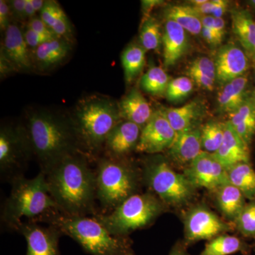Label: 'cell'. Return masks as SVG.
<instances>
[{"instance_id":"obj_22","label":"cell","mask_w":255,"mask_h":255,"mask_svg":"<svg viewBox=\"0 0 255 255\" xmlns=\"http://www.w3.org/2000/svg\"><path fill=\"white\" fill-rule=\"evenodd\" d=\"M215 201L223 219L234 224L247 204L246 198L237 187L231 183L214 191Z\"/></svg>"},{"instance_id":"obj_30","label":"cell","mask_w":255,"mask_h":255,"mask_svg":"<svg viewBox=\"0 0 255 255\" xmlns=\"http://www.w3.org/2000/svg\"><path fill=\"white\" fill-rule=\"evenodd\" d=\"M171 79L161 67L152 65L142 75L140 85L144 91L151 95H165Z\"/></svg>"},{"instance_id":"obj_15","label":"cell","mask_w":255,"mask_h":255,"mask_svg":"<svg viewBox=\"0 0 255 255\" xmlns=\"http://www.w3.org/2000/svg\"><path fill=\"white\" fill-rule=\"evenodd\" d=\"M4 33L1 53L12 64L16 72L27 73L33 70L31 51L19 26L17 23L12 22Z\"/></svg>"},{"instance_id":"obj_26","label":"cell","mask_w":255,"mask_h":255,"mask_svg":"<svg viewBox=\"0 0 255 255\" xmlns=\"http://www.w3.org/2000/svg\"><path fill=\"white\" fill-rule=\"evenodd\" d=\"M252 249L242 238L225 233L206 243L199 255H232L238 253L251 255Z\"/></svg>"},{"instance_id":"obj_13","label":"cell","mask_w":255,"mask_h":255,"mask_svg":"<svg viewBox=\"0 0 255 255\" xmlns=\"http://www.w3.org/2000/svg\"><path fill=\"white\" fill-rule=\"evenodd\" d=\"M17 231L27 243L26 255H60L58 242L63 234L53 226H43L33 221H23Z\"/></svg>"},{"instance_id":"obj_42","label":"cell","mask_w":255,"mask_h":255,"mask_svg":"<svg viewBox=\"0 0 255 255\" xmlns=\"http://www.w3.org/2000/svg\"><path fill=\"white\" fill-rule=\"evenodd\" d=\"M9 2L13 18L17 21H27L26 16V0H12Z\"/></svg>"},{"instance_id":"obj_39","label":"cell","mask_w":255,"mask_h":255,"mask_svg":"<svg viewBox=\"0 0 255 255\" xmlns=\"http://www.w3.org/2000/svg\"><path fill=\"white\" fill-rule=\"evenodd\" d=\"M26 27L31 28L36 33L39 34L50 37V38H58L55 34L54 32L52 31L51 28L46 24L40 16H36L28 21Z\"/></svg>"},{"instance_id":"obj_34","label":"cell","mask_w":255,"mask_h":255,"mask_svg":"<svg viewBox=\"0 0 255 255\" xmlns=\"http://www.w3.org/2000/svg\"><path fill=\"white\" fill-rule=\"evenodd\" d=\"M194 90V82L189 77H179L169 82L165 96L167 100L177 102L184 100Z\"/></svg>"},{"instance_id":"obj_8","label":"cell","mask_w":255,"mask_h":255,"mask_svg":"<svg viewBox=\"0 0 255 255\" xmlns=\"http://www.w3.org/2000/svg\"><path fill=\"white\" fill-rule=\"evenodd\" d=\"M141 174L142 184L167 208L184 207L196 196L197 188L162 157L154 156L144 160Z\"/></svg>"},{"instance_id":"obj_27","label":"cell","mask_w":255,"mask_h":255,"mask_svg":"<svg viewBox=\"0 0 255 255\" xmlns=\"http://www.w3.org/2000/svg\"><path fill=\"white\" fill-rule=\"evenodd\" d=\"M165 19L172 20L182 26L186 31L194 36L201 34L202 31L200 15L190 5H172L164 10Z\"/></svg>"},{"instance_id":"obj_53","label":"cell","mask_w":255,"mask_h":255,"mask_svg":"<svg viewBox=\"0 0 255 255\" xmlns=\"http://www.w3.org/2000/svg\"><path fill=\"white\" fill-rule=\"evenodd\" d=\"M251 3L252 4L254 5V6H255V0H253V1H251Z\"/></svg>"},{"instance_id":"obj_49","label":"cell","mask_w":255,"mask_h":255,"mask_svg":"<svg viewBox=\"0 0 255 255\" xmlns=\"http://www.w3.org/2000/svg\"><path fill=\"white\" fill-rule=\"evenodd\" d=\"M169 255H190L187 251V246L184 243H177L172 248Z\"/></svg>"},{"instance_id":"obj_18","label":"cell","mask_w":255,"mask_h":255,"mask_svg":"<svg viewBox=\"0 0 255 255\" xmlns=\"http://www.w3.org/2000/svg\"><path fill=\"white\" fill-rule=\"evenodd\" d=\"M213 155L227 170L236 164L251 162L249 145L242 140L228 122H226L222 144Z\"/></svg>"},{"instance_id":"obj_2","label":"cell","mask_w":255,"mask_h":255,"mask_svg":"<svg viewBox=\"0 0 255 255\" xmlns=\"http://www.w3.org/2000/svg\"><path fill=\"white\" fill-rule=\"evenodd\" d=\"M33 157L46 174L65 157L82 152L70 116L45 109L26 112L23 124Z\"/></svg>"},{"instance_id":"obj_50","label":"cell","mask_w":255,"mask_h":255,"mask_svg":"<svg viewBox=\"0 0 255 255\" xmlns=\"http://www.w3.org/2000/svg\"><path fill=\"white\" fill-rule=\"evenodd\" d=\"M26 16L28 21L37 16L36 11L33 8L31 0H26Z\"/></svg>"},{"instance_id":"obj_29","label":"cell","mask_w":255,"mask_h":255,"mask_svg":"<svg viewBox=\"0 0 255 255\" xmlns=\"http://www.w3.org/2000/svg\"><path fill=\"white\" fill-rule=\"evenodd\" d=\"M147 50L140 44L131 43L124 49L122 54L126 82L129 85L141 73L145 66Z\"/></svg>"},{"instance_id":"obj_41","label":"cell","mask_w":255,"mask_h":255,"mask_svg":"<svg viewBox=\"0 0 255 255\" xmlns=\"http://www.w3.org/2000/svg\"><path fill=\"white\" fill-rule=\"evenodd\" d=\"M187 77L191 79V80L201 88L205 89L209 91H212L214 90L216 80L202 75V74L194 71H189V70H187Z\"/></svg>"},{"instance_id":"obj_54","label":"cell","mask_w":255,"mask_h":255,"mask_svg":"<svg viewBox=\"0 0 255 255\" xmlns=\"http://www.w3.org/2000/svg\"><path fill=\"white\" fill-rule=\"evenodd\" d=\"M254 251H255V248H254Z\"/></svg>"},{"instance_id":"obj_16","label":"cell","mask_w":255,"mask_h":255,"mask_svg":"<svg viewBox=\"0 0 255 255\" xmlns=\"http://www.w3.org/2000/svg\"><path fill=\"white\" fill-rule=\"evenodd\" d=\"M142 128L137 124L122 121L109 134L104 145V156L124 158L136 150Z\"/></svg>"},{"instance_id":"obj_43","label":"cell","mask_w":255,"mask_h":255,"mask_svg":"<svg viewBox=\"0 0 255 255\" xmlns=\"http://www.w3.org/2000/svg\"><path fill=\"white\" fill-rule=\"evenodd\" d=\"M191 6L200 16L212 15L215 7H216V1L215 0H211V1L206 0L204 4L199 5V6Z\"/></svg>"},{"instance_id":"obj_21","label":"cell","mask_w":255,"mask_h":255,"mask_svg":"<svg viewBox=\"0 0 255 255\" xmlns=\"http://www.w3.org/2000/svg\"><path fill=\"white\" fill-rule=\"evenodd\" d=\"M121 117L143 128L152 117L154 112L145 97L137 89L130 90L119 102Z\"/></svg>"},{"instance_id":"obj_6","label":"cell","mask_w":255,"mask_h":255,"mask_svg":"<svg viewBox=\"0 0 255 255\" xmlns=\"http://www.w3.org/2000/svg\"><path fill=\"white\" fill-rule=\"evenodd\" d=\"M97 201L107 214L133 194L142 183L141 169L128 159L103 156L95 170Z\"/></svg>"},{"instance_id":"obj_5","label":"cell","mask_w":255,"mask_h":255,"mask_svg":"<svg viewBox=\"0 0 255 255\" xmlns=\"http://www.w3.org/2000/svg\"><path fill=\"white\" fill-rule=\"evenodd\" d=\"M11 190L4 201L1 220L4 226L18 231L22 219L38 221L48 214L59 211L50 195L43 172L32 179L21 176L11 182Z\"/></svg>"},{"instance_id":"obj_25","label":"cell","mask_w":255,"mask_h":255,"mask_svg":"<svg viewBox=\"0 0 255 255\" xmlns=\"http://www.w3.org/2000/svg\"><path fill=\"white\" fill-rule=\"evenodd\" d=\"M233 31L244 48L246 54L255 60V21L244 9L231 11Z\"/></svg>"},{"instance_id":"obj_51","label":"cell","mask_w":255,"mask_h":255,"mask_svg":"<svg viewBox=\"0 0 255 255\" xmlns=\"http://www.w3.org/2000/svg\"><path fill=\"white\" fill-rule=\"evenodd\" d=\"M32 4H33V8L36 10L37 12H41L42 9L44 6L45 2L46 1L44 0H31Z\"/></svg>"},{"instance_id":"obj_17","label":"cell","mask_w":255,"mask_h":255,"mask_svg":"<svg viewBox=\"0 0 255 255\" xmlns=\"http://www.w3.org/2000/svg\"><path fill=\"white\" fill-rule=\"evenodd\" d=\"M202 151L201 128L194 127L177 133L168 152L172 162L186 168Z\"/></svg>"},{"instance_id":"obj_12","label":"cell","mask_w":255,"mask_h":255,"mask_svg":"<svg viewBox=\"0 0 255 255\" xmlns=\"http://www.w3.org/2000/svg\"><path fill=\"white\" fill-rule=\"evenodd\" d=\"M177 136L163 112L155 111L149 122L142 128L136 152L156 155L168 150Z\"/></svg>"},{"instance_id":"obj_37","label":"cell","mask_w":255,"mask_h":255,"mask_svg":"<svg viewBox=\"0 0 255 255\" xmlns=\"http://www.w3.org/2000/svg\"><path fill=\"white\" fill-rule=\"evenodd\" d=\"M65 11L58 4V1L48 0L45 2L44 6L39 13V16L50 28L53 27L60 15Z\"/></svg>"},{"instance_id":"obj_1","label":"cell","mask_w":255,"mask_h":255,"mask_svg":"<svg viewBox=\"0 0 255 255\" xmlns=\"http://www.w3.org/2000/svg\"><path fill=\"white\" fill-rule=\"evenodd\" d=\"M88 159L83 152L73 154L45 174L48 191L60 212L72 216L97 214L95 171Z\"/></svg>"},{"instance_id":"obj_23","label":"cell","mask_w":255,"mask_h":255,"mask_svg":"<svg viewBox=\"0 0 255 255\" xmlns=\"http://www.w3.org/2000/svg\"><path fill=\"white\" fill-rule=\"evenodd\" d=\"M177 133L197 127V122L204 113L203 105L199 101H192L177 108L159 109Z\"/></svg>"},{"instance_id":"obj_45","label":"cell","mask_w":255,"mask_h":255,"mask_svg":"<svg viewBox=\"0 0 255 255\" xmlns=\"http://www.w3.org/2000/svg\"><path fill=\"white\" fill-rule=\"evenodd\" d=\"M12 72H16L14 67L9 60L6 59V57L1 53L0 55V75H1V78H5Z\"/></svg>"},{"instance_id":"obj_35","label":"cell","mask_w":255,"mask_h":255,"mask_svg":"<svg viewBox=\"0 0 255 255\" xmlns=\"http://www.w3.org/2000/svg\"><path fill=\"white\" fill-rule=\"evenodd\" d=\"M229 116V124L236 127L246 121L255 119V91L251 92L243 105Z\"/></svg>"},{"instance_id":"obj_31","label":"cell","mask_w":255,"mask_h":255,"mask_svg":"<svg viewBox=\"0 0 255 255\" xmlns=\"http://www.w3.org/2000/svg\"><path fill=\"white\" fill-rule=\"evenodd\" d=\"M163 33L158 20L153 16L142 19L140 29V44L147 51L158 50L162 44Z\"/></svg>"},{"instance_id":"obj_4","label":"cell","mask_w":255,"mask_h":255,"mask_svg":"<svg viewBox=\"0 0 255 255\" xmlns=\"http://www.w3.org/2000/svg\"><path fill=\"white\" fill-rule=\"evenodd\" d=\"M38 221L56 228L92 255H122L131 251L128 238L114 236L95 216H72L56 211Z\"/></svg>"},{"instance_id":"obj_9","label":"cell","mask_w":255,"mask_h":255,"mask_svg":"<svg viewBox=\"0 0 255 255\" xmlns=\"http://www.w3.org/2000/svg\"><path fill=\"white\" fill-rule=\"evenodd\" d=\"M33 157L26 129L22 124H6L0 129V172L10 182L23 176Z\"/></svg>"},{"instance_id":"obj_38","label":"cell","mask_w":255,"mask_h":255,"mask_svg":"<svg viewBox=\"0 0 255 255\" xmlns=\"http://www.w3.org/2000/svg\"><path fill=\"white\" fill-rule=\"evenodd\" d=\"M23 35H24L25 40H26L28 48L30 50H32V51L36 49L43 43L50 41V40L55 39L54 38H50V37L39 34L28 27H26V29L23 31Z\"/></svg>"},{"instance_id":"obj_52","label":"cell","mask_w":255,"mask_h":255,"mask_svg":"<svg viewBox=\"0 0 255 255\" xmlns=\"http://www.w3.org/2000/svg\"><path fill=\"white\" fill-rule=\"evenodd\" d=\"M122 255H134L133 252L131 251L127 252V253H126L125 254Z\"/></svg>"},{"instance_id":"obj_36","label":"cell","mask_w":255,"mask_h":255,"mask_svg":"<svg viewBox=\"0 0 255 255\" xmlns=\"http://www.w3.org/2000/svg\"><path fill=\"white\" fill-rule=\"evenodd\" d=\"M187 70L206 75L216 81V70L214 60L208 57H199L191 62Z\"/></svg>"},{"instance_id":"obj_14","label":"cell","mask_w":255,"mask_h":255,"mask_svg":"<svg viewBox=\"0 0 255 255\" xmlns=\"http://www.w3.org/2000/svg\"><path fill=\"white\" fill-rule=\"evenodd\" d=\"M214 63L216 81L222 85L246 75L250 67L249 59L245 50L231 43L219 48Z\"/></svg>"},{"instance_id":"obj_11","label":"cell","mask_w":255,"mask_h":255,"mask_svg":"<svg viewBox=\"0 0 255 255\" xmlns=\"http://www.w3.org/2000/svg\"><path fill=\"white\" fill-rule=\"evenodd\" d=\"M184 174L196 188L216 191L230 183L228 170L213 154L202 151L187 167Z\"/></svg>"},{"instance_id":"obj_19","label":"cell","mask_w":255,"mask_h":255,"mask_svg":"<svg viewBox=\"0 0 255 255\" xmlns=\"http://www.w3.org/2000/svg\"><path fill=\"white\" fill-rule=\"evenodd\" d=\"M72 43L63 38H55L43 43L31 52L33 68L44 72L58 66L68 58Z\"/></svg>"},{"instance_id":"obj_24","label":"cell","mask_w":255,"mask_h":255,"mask_svg":"<svg viewBox=\"0 0 255 255\" xmlns=\"http://www.w3.org/2000/svg\"><path fill=\"white\" fill-rule=\"evenodd\" d=\"M248 83V77L245 75L223 85L217 97L220 112L230 114L243 105L250 93L247 91Z\"/></svg>"},{"instance_id":"obj_44","label":"cell","mask_w":255,"mask_h":255,"mask_svg":"<svg viewBox=\"0 0 255 255\" xmlns=\"http://www.w3.org/2000/svg\"><path fill=\"white\" fill-rule=\"evenodd\" d=\"M201 34L206 43H209L211 46H217L222 43L223 40H221L213 30L209 28L203 27Z\"/></svg>"},{"instance_id":"obj_46","label":"cell","mask_w":255,"mask_h":255,"mask_svg":"<svg viewBox=\"0 0 255 255\" xmlns=\"http://www.w3.org/2000/svg\"><path fill=\"white\" fill-rule=\"evenodd\" d=\"M164 1L161 0H143L142 3V11L143 14V19L150 16V12L155 7L163 4Z\"/></svg>"},{"instance_id":"obj_40","label":"cell","mask_w":255,"mask_h":255,"mask_svg":"<svg viewBox=\"0 0 255 255\" xmlns=\"http://www.w3.org/2000/svg\"><path fill=\"white\" fill-rule=\"evenodd\" d=\"M12 13L9 1L5 0L0 1V30L1 31H6L8 26L11 23L14 22L12 20Z\"/></svg>"},{"instance_id":"obj_28","label":"cell","mask_w":255,"mask_h":255,"mask_svg":"<svg viewBox=\"0 0 255 255\" xmlns=\"http://www.w3.org/2000/svg\"><path fill=\"white\" fill-rule=\"evenodd\" d=\"M230 183L250 201H255V170L251 162H243L228 169Z\"/></svg>"},{"instance_id":"obj_20","label":"cell","mask_w":255,"mask_h":255,"mask_svg":"<svg viewBox=\"0 0 255 255\" xmlns=\"http://www.w3.org/2000/svg\"><path fill=\"white\" fill-rule=\"evenodd\" d=\"M162 46L165 68L174 66L185 54L189 45L187 31L172 20L165 19Z\"/></svg>"},{"instance_id":"obj_48","label":"cell","mask_w":255,"mask_h":255,"mask_svg":"<svg viewBox=\"0 0 255 255\" xmlns=\"http://www.w3.org/2000/svg\"><path fill=\"white\" fill-rule=\"evenodd\" d=\"M214 31L221 40L223 39L226 33V22L223 18H215Z\"/></svg>"},{"instance_id":"obj_10","label":"cell","mask_w":255,"mask_h":255,"mask_svg":"<svg viewBox=\"0 0 255 255\" xmlns=\"http://www.w3.org/2000/svg\"><path fill=\"white\" fill-rule=\"evenodd\" d=\"M184 241L186 246L200 241H211L217 236L234 230L233 223L215 214L205 204H196L184 216Z\"/></svg>"},{"instance_id":"obj_7","label":"cell","mask_w":255,"mask_h":255,"mask_svg":"<svg viewBox=\"0 0 255 255\" xmlns=\"http://www.w3.org/2000/svg\"><path fill=\"white\" fill-rule=\"evenodd\" d=\"M167 209L151 191L138 192L128 198L111 212L95 216L114 236L128 237L134 231L153 224Z\"/></svg>"},{"instance_id":"obj_47","label":"cell","mask_w":255,"mask_h":255,"mask_svg":"<svg viewBox=\"0 0 255 255\" xmlns=\"http://www.w3.org/2000/svg\"><path fill=\"white\" fill-rule=\"evenodd\" d=\"M216 1V7L211 16L215 18H223V15L226 14L229 6V1L226 0H215Z\"/></svg>"},{"instance_id":"obj_3","label":"cell","mask_w":255,"mask_h":255,"mask_svg":"<svg viewBox=\"0 0 255 255\" xmlns=\"http://www.w3.org/2000/svg\"><path fill=\"white\" fill-rule=\"evenodd\" d=\"M70 117L82 152L89 159L103 150L109 134L123 121L119 102L100 94L79 100Z\"/></svg>"},{"instance_id":"obj_33","label":"cell","mask_w":255,"mask_h":255,"mask_svg":"<svg viewBox=\"0 0 255 255\" xmlns=\"http://www.w3.org/2000/svg\"><path fill=\"white\" fill-rule=\"evenodd\" d=\"M234 226L244 237L255 238V201L247 203L235 221Z\"/></svg>"},{"instance_id":"obj_32","label":"cell","mask_w":255,"mask_h":255,"mask_svg":"<svg viewBox=\"0 0 255 255\" xmlns=\"http://www.w3.org/2000/svg\"><path fill=\"white\" fill-rule=\"evenodd\" d=\"M226 123L219 122H208L201 128L203 151L214 154L222 144Z\"/></svg>"}]
</instances>
